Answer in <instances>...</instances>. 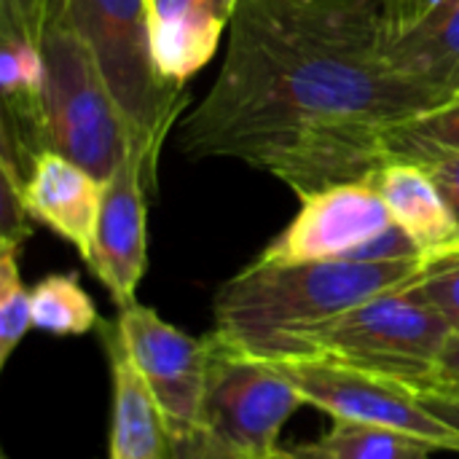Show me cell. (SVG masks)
Segmentation results:
<instances>
[{"label":"cell","mask_w":459,"mask_h":459,"mask_svg":"<svg viewBox=\"0 0 459 459\" xmlns=\"http://www.w3.org/2000/svg\"><path fill=\"white\" fill-rule=\"evenodd\" d=\"M22 245L0 242V368L32 328V299L19 269Z\"/></svg>","instance_id":"20"},{"label":"cell","mask_w":459,"mask_h":459,"mask_svg":"<svg viewBox=\"0 0 459 459\" xmlns=\"http://www.w3.org/2000/svg\"><path fill=\"white\" fill-rule=\"evenodd\" d=\"M422 266L425 258L387 264L255 258L221 285L212 301V336L269 363L296 360L312 331L379 293L414 282Z\"/></svg>","instance_id":"2"},{"label":"cell","mask_w":459,"mask_h":459,"mask_svg":"<svg viewBox=\"0 0 459 459\" xmlns=\"http://www.w3.org/2000/svg\"><path fill=\"white\" fill-rule=\"evenodd\" d=\"M48 0H0V145L22 178L35 156L48 151L43 30Z\"/></svg>","instance_id":"9"},{"label":"cell","mask_w":459,"mask_h":459,"mask_svg":"<svg viewBox=\"0 0 459 459\" xmlns=\"http://www.w3.org/2000/svg\"><path fill=\"white\" fill-rule=\"evenodd\" d=\"M22 183L24 178L8 161H0V242L22 245L32 234V218L22 202Z\"/></svg>","instance_id":"22"},{"label":"cell","mask_w":459,"mask_h":459,"mask_svg":"<svg viewBox=\"0 0 459 459\" xmlns=\"http://www.w3.org/2000/svg\"><path fill=\"white\" fill-rule=\"evenodd\" d=\"M387 151L390 161H422L433 153L459 151V100L393 126Z\"/></svg>","instance_id":"19"},{"label":"cell","mask_w":459,"mask_h":459,"mask_svg":"<svg viewBox=\"0 0 459 459\" xmlns=\"http://www.w3.org/2000/svg\"><path fill=\"white\" fill-rule=\"evenodd\" d=\"M288 452L296 459H430L436 449L417 436L390 428L333 420L325 436Z\"/></svg>","instance_id":"17"},{"label":"cell","mask_w":459,"mask_h":459,"mask_svg":"<svg viewBox=\"0 0 459 459\" xmlns=\"http://www.w3.org/2000/svg\"><path fill=\"white\" fill-rule=\"evenodd\" d=\"M22 202L32 221L51 229L86 258L102 202V180L56 151H40L22 183Z\"/></svg>","instance_id":"12"},{"label":"cell","mask_w":459,"mask_h":459,"mask_svg":"<svg viewBox=\"0 0 459 459\" xmlns=\"http://www.w3.org/2000/svg\"><path fill=\"white\" fill-rule=\"evenodd\" d=\"M0 459H11V457H8V455H5V452H3V455H0Z\"/></svg>","instance_id":"29"},{"label":"cell","mask_w":459,"mask_h":459,"mask_svg":"<svg viewBox=\"0 0 459 459\" xmlns=\"http://www.w3.org/2000/svg\"><path fill=\"white\" fill-rule=\"evenodd\" d=\"M452 333V323L409 282L312 331L296 360H333L420 387Z\"/></svg>","instance_id":"5"},{"label":"cell","mask_w":459,"mask_h":459,"mask_svg":"<svg viewBox=\"0 0 459 459\" xmlns=\"http://www.w3.org/2000/svg\"><path fill=\"white\" fill-rule=\"evenodd\" d=\"M48 151H56L97 180H108L134 143L91 46L67 16L65 0H48L43 30Z\"/></svg>","instance_id":"4"},{"label":"cell","mask_w":459,"mask_h":459,"mask_svg":"<svg viewBox=\"0 0 459 459\" xmlns=\"http://www.w3.org/2000/svg\"><path fill=\"white\" fill-rule=\"evenodd\" d=\"M387 0H239L210 91L180 124L183 153L237 159L299 199L368 180L401 121L446 105L390 62Z\"/></svg>","instance_id":"1"},{"label":"cell","mask_w":459,"mask_h":459,"mask_svg":"<svg viewBox=\"0 0 459 459\" xmlns=\"http://www.w3.org/2000/svg\"><path fill=\"white\" fill-rule=\"evenodd\" d=\"M280 371L296 385L307 406L333 420L390 428L428 441L433 449L459 455V433L436 420L420 401L417 390L371 371H360L333 360H282Z\"/></svg>","instance_id":"7"},{"label":"cell","mask_w":459,"mask_h":459,"mask_svg":"<svg viewBox=\"0 0 459 459\" xmlns=\"http://www.w3.org/2000/svg\"><path fill=\"white\" fill-rule=\"evenodd\" d=\"M395 226L371 180L336 183L301 196L296 218L258 255L272 264L352 261L363 245Z\"/></svg>","instance_id":"10"},{"label":"cell","mask_w":459,"mask_h":459,"mask_svg":"<svg viewBox=\"0 0 459 459\" xmlns=\"http://www.w3.org/2000/svg\"><path fill=\"white\" fill-rule=\"evenodd\" d=\"M113 422L110 459H180V446L140 379L134 363L113 342Z\"/></svg>","instance_id":"16"},{"label":"cell","mask_w":459,"mask_h":459,"mask_svg":"<svg viewBox=\"0 0 459 459\" xmlns=\"http://www.w3.org/2000/svg\"><path fill=\"white\" fill-rule=\"evenodd\" d=\"M411 288L459 331V250L425 258V266Z\"/></svg>","instance_id":"21"},{"label":"cell","mask_w":459,"mask_h":459,"mask_svg":"<svg viewBox=\"0 0 459 459\" xmlns=\"http://www.w3.org/2000/svg\"><path fill=\"white\" fill-rule=\"evenodd\" d=\"M417 164H422L428 169V175L433 178V183L438 186V191L444 194L446 204L452 207V212L459 221V151L433 153Z\"/></svg>","instance_id":"23"},{"label":"cell","mask_w":459,"mask_h":459,"mask_svg":"<svg viewBox=\"0 0 459 459\" xmlns=\"http://www.w3.org/2000/svg\"><path fill=\"white\" fill-rule=\"evenodd\" d=\"M395 223L420 245L425 258L459 250V221L444 194L417 161H387L371 178Z\"/></svg>","instance_id":"14"},{"label":"cell","mask_w":459,"mask_h":459,"mask_svg":"<svg viewBox=\"0 0 459 459\" xmlns=\"http://www.w3.org/2000/svg\"><path fill=\"white\" fill-rule=\"evenodd\" d=\"M417 390V387H414ZM422 406L441 420L446 428H452L455 433H459V395L452 393H441V390H417Z\"/></svg>","instance_id":"26"},{"label":"cell","mask_w":459,"mask_h":459,"mask_svg":"<svg viewBox=\"0 0 459 459\" xmlns=\"http://www.w3.org/2000/svg\"><path fill=\"white\" fill-rule=\"evenodd\" d=\"M210 344L202 428L242 459H264L280 452V433L307 406L304 395L277 363L245 355L212 333Z\"/></svg>","instance_id":"6"},{"label":"cell","mask_w":459,"mask_h":459,"mask_svg":"<svg viewBox=\"0 0 459 459\" xmlns=\"http://www.w3.org/2000/svg\"><path fill=\"white\" fill-rule=\"evenodd\" d=\"M444 0H387L390 5V16H393V27L406 24L417 16H422L425 11H430L433 5H438Z\"/></svg>","instance_id":"27"},{"label":"cell","mask_w":459,"mask_h":459,"mask_svg":"<svg viewBox=\"0 0 459 459\" xmlns=\"http://www.w3.org/2000/svg\"><path fill=\"white\" fill-rule=\"evenodd\" d=\"M156 183L145 151L132 143L102 183L100 215L94 223L86 264L91 274L108 288L118 309L134 304L137 285L148 264V229H145V188Z\"/></svg>","instance_id":"11"},{"label":"cell","mask_w":459,"mask_h":459,"mask_svg":"<svg viewBox=\"0 0 459 459\" xmlns=\"http://www.w3.org/2000/svg\"><path fill=\"white\" fill-rule=\"evenodd\" d=\"M264 459H296L288 449H280V452H274V455H269V457H264Z\"/></svg>","instance_id":"28"},{"label":"cell","mask_w":459,"mask_h":459,"mask_svg":"<svg viewBox=\"0 0 459 459\" xmlns=\"http://www.w3.org/2000/svg\"><path fill=\"white\" fill-rule=\"evenodd\" d=\"M65 5L91 46L134 143L156 169L164 140L191 97L186 83L167 78L156 65L151 0H65Z\"/></svg>","instance_id":"3"},{"label":"cell","mask_w":459,"mask_h":459,"mask_svg":"<svg viewBox=\"0 0 459 459\" xmlns=\"http://www.w3.org/2000/svg\"><path fill=\"white\" fill-rule=\"evenodd\" d=\"M32 328L51 336H83L100 325L91 296L78 274H48L32 290Z\"/></svg>","instance_id":"18"},{"label":"cell","mask_w":459,"mask_h":459,"mask_svg":"<svg viewBox=\"0 0 459 459\" xmlns=\"http://www.w3.org/2000/svg\"><path fill=\"white\" fill-rule=\"evenodd\" d=\"M390 62L422 89L459 100V0H444L393 27Z\"/></svg>","instance_id":"15"},{"label":"cell","mask_w":459,"mask_h":459,"mask_svg":"<svg viewBox=\"0 0 459 459\" xmlns=\"http://www.w3.org/2000/svg\"><path fill=\"white\" fill-rule=\"evenodd\" d=\"M113 342L134 363L175 441L180 444L191 433L202 430L212 355L210 336L194 339L161 320L156 309L134 301L121 309Z\"/></svg>","instance_id":"8"},{"label":"cell","mask_w":459,"mask_h":459,"mask_svg":"<svg viewBox=\"0 0 459 459\" xmlns=\"http://www.w3.org/2000/svg\"><path fill=\"white\" fill-rule=\"evenodd\" d=\"M180 459H242L234 455L231 449H226L210 430H196L188 438H183L180 444Z\"/></svg>","instance_id":"25"},{"label":"cell","mask_w":459,"mask_h":459,"mask_svg":"<svg viewBox=\"0 0 459 459\" xmlns=\"http://www.w3.org/2000/svg\"><path fill=\"white\" fill-rule=\"evenodd\" d=\"M417 390H441V393L459 395V331L449 336V342H446L444 352L438 355L430 377Z\"/></svg>","instance_id":"24"},{"label":"cell","mask_w":459,"mask_h":459,"mask_svg":"<svg viewBox=\"0 0 459 459\" xmlns=\"http://www.w3.org/2000/svg\"><path fill=\"white\" fill-rule=\"evenodd\" d=\"M239 0H151L153 56L159 70L186 83L204 70L231 27Z\"/></svg>","instance_id":"13"}]
</instances>
